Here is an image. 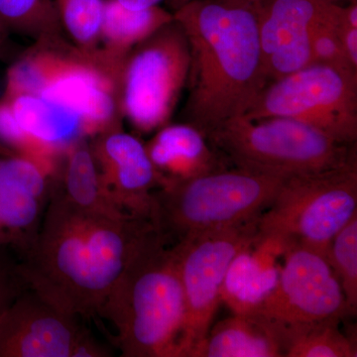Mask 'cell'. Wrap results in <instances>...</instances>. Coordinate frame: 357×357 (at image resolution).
I'll return each mask as SVG.
<instances>
[{"mask_svg": "<svg viewBox=\"0 0 357 357\" xmlns=\"http://www.w3.org/2000/svg\"><path fill=\"white\" fill-rule=\"evenodd\" d=\"M156 229L150 218H114L77 208L51 191L38 236L18 261L31 289L61 311L89 319Z\"/></svg>", "mask_w": 357, "mask_h": 357, "instance_id": "6da1fadb", "label": "cell"}, {"mask_svg": "<svg viewBox=\"0 0 357 357\" xmlns=\"http://www.w3.org/2000/svg\"><path fill=\"white\" fill-rule=\"evenodd\" d=\"M262 6L263 0H191L173 13L191 55L185 114L204 135L245 114L268 84Z\"/></svg>", "mask_w": 357, "mask_h": 357, "instance_id": "7a4b0ae2", "label": "cell"}, {"mask_svg": "<svg viewBox=\"0 0 357 357\" xmlns=\"http://www.w3.org/2000/svg\"><path fill=\"white\" fill-rule=\"evenodd\" d=\"M98 316L114 326L124 357H178L185 300L177 255L155 229L129 262Z\"/></svg>", "mask_w": 357, "mask_h": 357, "instance_id": "3957f363", "label": "cell"}, {"mask_svg": "<svg viewBox=\"0 0 357 357\" xmlns=\"http://www.w3.org/2000/svg\"><path fill=\"white\" fill-rule=\"evenodd\" d=\"M284 181L236 167L174 183L154 192L151 220L169 243L234 227L259 217Z\"/></svg>", "mask_w": 357, "mask_h": 357, "instance_id": "277c9868", "label": "cell"}, {"mask_svg": "<svg viewBox=\"0 0 357 357\" xmlns=\"http://www.w3.org/2000/svg\"><path fill=\"white\" fill-rule=\"evenodd\" d=\"M236 168L286 178L318 173L356 158L351 144L286 117H234L206 134Z\"/></svg>", "mask_w": 357, "mask_h": 357, "instance_id": "5b68a950", "label": "cell"}, {"mask_svg": "<svg viewBox=\"0 0 357 357\" xmlns=\"http://www.w3.org/2000/svg\"><path fill=\"white\" fill-rule=\"evenodd\" d=\"M357 215V162L286 178L258 218V238L328 256L333 237Z\"/></svg>", "mask_w": 357, "mask_h": 357, "instance_id": "8992f818", "label": "cell"}, {"mask_svg": "<svg viewBox=\"0 0 357 357\" xmlns=\"http://www.w3.org/2000/svg\"><path fill=\"white\" fill-rule=\"evenodd\" d=\"M191 55L174 20L134 47L119 77L121 114L141 132L168 124L189 77Z\"/></svg>", "mask_w": 357, "mask_h": 357, "instance_id": "52a82bcc", "label": "cell"}, {"mask_svg": "<svg viewBox=\"0 0 357 357\" xmlns=\"http://www.w3.org/2000/svg\"><path fill=\"white\" fill-rule=\"evenodd\" d=\"M244 117H286L345 144L357 138V73L312 64L268 83Z\"/></svg>", "mask_w": 357, "mask_h": 357, "instance_id": "ba28073f", "label": "cell"}, {"mask_svg": "<svg viewBox=\"0 0 357 357\" xmlns=\"http://www.w3.org/2000/svg\"><path fill=\"white\" fill-rule=\"evenodd\" d=\"M259 217L188 236L174 244L185 300L178 357L194 356L208 335L220 303L227 269L241 250L255 243Z\"/></svg>", "mask_w": 357, "mask_h": 357, "instance_id": "9c48e42d", "label": "cell"}, {"mask_svg": "<svg viewBox=\"0 0 357 357\" xmlns=\"http://www.w3.org/2000/svg\"><path fill=\"white\" fill-rule=\"evenodd\" d=\"M26 58L36 81L37 95L79 115L86 134L119 126V74L100 54L45 45L26 54Z\"/></svg>", "mask_w": 357, "mask_h": 357, "instance_id": "30bf717a", "label": "cell"}, {"mask_svg": "<svg viewBox=\"0 0 357 357\" xmlns=\"http://www.w3.org/2000/svg\"><path fill=\"white\" fill-rule=\"evenodd\" d=\"M282 257L276 285L253 314L273 326L284 347L294 333L352 314L326 258L304 248H287Z\"/></svg>", "mask_w": 357, "mask_h": 357, "instance_id": "8fae6325", "label": "cell"}, {"mask_svg": "<svg viewBox=\"0 0 357 357\" xmlns=\"http://www.w3.org/2000/svg\"><path fill=\"white\" fill-rule=\"evenodd\" d=\"M31 289L0 317V357H107L109 349Z\"/></svg>", "mask_w": 357, "mask_h": 357, "instance_id": "7c38bea8", "label": "cell"}, {"mask_svg": "<svg viewBox=\"0 0 357 357\" xmlns=\"http://www.w3.org/2000/svg\"><path fill=\"white\" fill-rule=\"evenodd\" d=\"M48 172L23 156L0 158V255L17 261L38 236L50 199Z\"/></svg>", "mask_w": 357, "mask_h": 357, "instance_id": "4fadbf2b", "label": "cell"}, {"mask_svg": "<svg viewBox=\"0 0 357 357\" xmlns=\"http://www.w3.org/2000/svg\"><path fill=\"white\" fill-rule=\"evenodd\" d=\"M103 185L121 210L151 220L160 177L139 139L121 126L98 134L91 146Z\"/></svg>", "mask_w": 357, "mask_h": 357, "instance_id": "5bb4252c", "label": "cell"}, {"mask_svg": "<svg viewBox=\"0 0 357 357\" xmlns=\"http://www.w3.org/2000/svg\"><path fill=\"white\" fill-rule=\"evenodd\" d=\"M328 2L263 0L259 39L268 83L314 63L310 34Z\"/></svg>", "mask_w": 357, "mask_h": 357, "instance_id": "9a60e30c", "label": "cell"}, {"mask_svg": "<svg viewBox=\"0 0 357 357\" xmlns=\"http://www.w3.org/2000/svg\"><path fill=\"white\" fill-rule=\"evenodd\" d=\"M145 147L160 188L225 168L203 131L191 123L166 124Z\"/></svg>", "mask_w": 357, "mask_h": 357, "instance_id": "2e32d148", "label": "cell"}, {"mask_svg": "<svg viewBox=\"0 0 357 357\" xmlns=\"http://www.w3.org/2000/svg\"><path fill=\"white\" fill-rule=\"evenodd\" d=\"M283 248L266 238L243 249L230 263L220 290V302L237 314H253L276 285Z\"/></svg>", "mask_w": 357, "mask_h": 357, "instance_id": "e0dca14e", "label": "cell"}, {"mask_svg": "<svg viewBox=\"0 0 357 357\" xmlns=\"http://www.w3.org/2000/svg\"><path fill=\"white\" fill-rule=\"evenodd\" d=\"M278 332L257 314H237L210 328L192 357H284Z\"/></svg>", "mask_w": 357, "mask_h": 357, "instance_id": "ac0fdd59", "label": "cell"}, {"mask_svg": "<svg viewBox=\"0 0 357 357\" xmlns=\"http://www.w3.org/2000/svg\"><path fill=\"white\" fill-rule=\"evenodd\" d=\"M2 100L8 103L23 131L53 153L65 152L86 135L79 115L44 96L18 95Z\"/></svg>", "mask_w": 357, "mask_h": 357, "instance_id": "d6986e66", "label": "cell"}, {"mask_svg": "<svg viewBox=\"0 0 357 357\" xmlns=\"http://www.w3.org/2000/svg\"><path fill=\"white\" fill-rule=\"evenodd\" d=\"M174 20V14L160 6L133 10L117 0H105L98 52L115 69H121L134 47Z\"/></svg>", "mask_w": 357, "mask_h": 357, "instance_id": "ffe728a7", "label": "cell"}, {"mask_svg": "<svg viewBox=\"0 0 357 357\" xmlns=\"http://www.w3.org/2000/svg\"><path fill=\"white\" fill-rule=\"evenodd\" d=\"M63 185L58 189L77 208L98 215L119 218L130 215L121 210L103 185L91 146L77 140L65 150Z\"/></svg>", "mask_w": 357, "mask_h": 357, "instance_id": "44dd1931", "label": "cell"}, {"mask_svg": "<svg viewBox=\"0 0 357 357\" xmlns=\"http://www.w3.org/2000/svg\"><path fill=\"white\" fill-rule=\"evenodd\" d=\"M340 321H321L294 333L286 342L284 356L356 357V340L340 330Z\"/></svg>", "mask_w": 357, "mask_h": 357, "instance_id": "7402d4cb", "label": "cell"}, {"mask_svg": "<svg viewBox=\"0 0 357 357\" xmlns=\"http://www.w3.org/2000/svg\"><path fill=\"white\" fill-rule=\"evenodd\" d=\"M0 25L40 40L60 26L56 0H0Z\"/></svg>", "mask_w": 357, "mask_h": 357, "instance_id": "603a6c76", "label": "cell"}, {"mask_svg": "<svg viewBox=\"0 0 357 357\" xmlns=\"http://www.w3.org/2000/svg\"><path fill=\"white\" fill-rule=\"evenodd\" d=\"M105 0H56L59 21L77 49L89 54L98 51Z\"/></svg>", "mask_w": 357, "mask_h": 357, "instance_id": "cb8c5ba5", "label": "cell"}, {"mask_svg": "<svg viewBox=\"0 0 357 357\" xmlns=\"http://www.w3.org/2000/svg\"><path fill=\"white\" fill-rule=\"evenodd\" d=\"M328 264L340 282L347 306L357 309V215L333 237L328 256Z\"/></svg>", "mask_w": 357, "mask_h": 357, "instance_id": "d4e9b609", "label": "cell"}, {"mask_svg": "<svg viewBox=\"0 0 357 357\" xmlns=\"http://www.w3.org/2000/svg\"><path fill=\"white\" fill-rule=\"evenodd\" d=\"M28 289L20 273L18 261L6 253L0 255V317L14 300Z\"/></svg>", "mask_w": 357, "mask_h": 357, "instance_id": "484cf974", "label": "cell"}, {"mask_svg": "<svg viewBox=\"0 0 357 357\" xmlns=\"http://www.w3.org/2000/svg\"><path fill=\"white\" fill-rule=\"evenodd\" d=\"M340 36L345 58L352 69L357 72V27L344 22L340 28Z\"/></svg>", "mask_w": 357, "mask_h": 357, "instance_id": "4316f807", "label": "cell"}, {"mask_svg": "<svg viewBox=\"0 0 357 357\" xmlns=\"http://www.w3.org/2000/svg\"><path fill=\"white\" fill-rule=\"evenodd\" d=\"M121 6L133 10H142V9L152 8L159 6L162 0H117Z\"/></svg>", "mask_w": 357, "mask_h": 357, "instance_id": "83f0119b", "label": "cell"}, {"mask_svg": "<svg viewBox=\"0 0 357 357\" xmlns=\"http://www.w3.org/2000/svg\"><path fill=\"white\" fill-rule=\"evenodd\" d=\"M326 1L333 2V3H340V2L344 1V0H326Z\"/></svg>", "mask_w": 357, "mask_h": 357, "instance_id": "f1b7e54d", "label": "cell"}, {"mask_svg": "<svg viewBox=\"0 0 357 357\" xmlns=\"http://www.w3.org/2000/svg\"><path fill=\"white\" fill-rule=\"evenodd\" d=\"M1 152H3V149H1V147H0V153H1Z\"/></svg>", "mask_w": 357, "mask_h": 357, "instance_id": "f546056e", "label": "cell"}, {"mask_svg": "<svg viewBox=\"0 0 357 357\" xmlns=\"http://www.w3.org/2000/svg\"><path fill=\"white\" fill-rule=\"evenodd\" d=\"M1 28H2V26H1V25H0V29H1Z\"/></svg>", "mask_w": 357, "mask_h": 357, "instance_id": "4dcf8cb0", "label": "cell"}]
</instances>
